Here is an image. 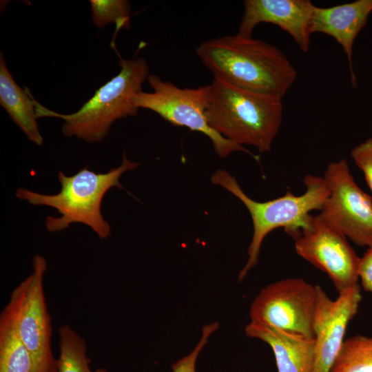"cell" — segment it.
<instances>
[{
	"mask_svg": "<svg viewBox=\"0 0 372 372\" xmlns=\"http://www.w3.org/2000/svg\"><path fill=\"white\" fill-rule=\"evenodd\" d=\"M196 53L214 78L246 90L282 98L297 71L277 47L236 34L201 43Z\"/></svg>",
	"mask_w": 372,
	"mask_h": 372,
	"instance_id": "6da1fadb",
	"label": "cell"
},
{
	"mask_svg": "<svg viewBox=\"0 0 372 372\" xmlns=\"http://www.w3.org/2000/svg\"><path fill=\"white\" fill-rule=\"evenodd\" d=\"M139 165L128 160L123 152L120 166L105 173H96L87 167L72 176L59 172L61 190L56 194H43L19 188L16 196L32 205L48 206L57 210L60 216H48L45 219V228L49 232L65 230L72 223H82L90 227L101 239H105L110 236L111 228L102 214L103 199L112 187L123 189L120 178Z\"/></svg>",
	"mask_w": 372,
	"mask_h": 372,
	"instance_id": "7a4b0ae2",
	"label": "cell"
},
{
	"mask_svg": "<svg viewBox=\"0 0 372 372\" xmlns=\"http://www.w3.org/2000/svg\"><path fill=\"white\" fill-rule=\"evenodd\" d=\"M282 114V98L238 87L216 78L209 84L208 122L218 133L239 145L269 152Z\"/></svg>",
	"mask_w": 372,
	"mask_h": 372,
	"instance_id": "3957f363",
	"label": "cell"
},
{
	"mask_svg": "<svg viewBox=\"0 0 372 372\" xmlns=\"http://www.w3.org/2000/svg\"><path fill=\"white\" fill-rule=\"evenodd\" d=\"M214 184L219 185L238 198L249 211L253 223V236L248 248V260L238 275L242 281L258 262L261 245L273 230L282 227L294 240L309 224L313 210H321L329 191L323 177L307 174L303 180L305 192L299 196L288 191L277 198L258 202L249 198L241 189L235 177L223 169H218L211 176Z\"/></svg>",
	"mask_w": 372,
	"mask_h": 372,
	"instance_id": "277c9868",
	"label": "cell"
},
{
	"mask_svg": "<svg viewBox=\"0 0 372 372\" xmlns=\"http://www.w3.org/2000/svg\"><path fill=\"white\" fill-rule=\"evenodd\" d=\"M120 72L95 91L80 109L72 114L55 112L34 99L37 118L56 117L63 120L61 130L65 136H75L87 143L99 142L108 134L118 119L135 116L138 108L132 98L143 91L149 75L147 61L143 58L119 59Z\"/></svg>",
	"mask_w": 372,
	"mask_h": 372,
	"instance_id": "5b68a950",
	"label": "cell"
},
{
	"mask_svg": "<svg viewBox=\"0 0 372 372\" xmlns=\"http://www.w3.org/2000/svg\"><path fill=\"white\" fill-rule=\"evenodd\" d=\"M147 81L153 91H141L136 94L132 98L136 107L153 111L174 125L203 133L211 140L216 152L221 158L240 151L259 160V156L223 137L210 126L206 116L209 85L197 88H180L154 74L149 75Z\"/></svg>",
	"mask_w": 372,
	"mask_h": 372,
	"instance_id": "8992f818",
	"label": "cell"
},
{
	"mask_svg": "<svg viewBox=\"0 0 372 372\" xmlns=\"http://www.w3.org/2000/svg\"><path fill=\"white\" fill-rule=\"evenodd\" d=\"M32 268L31 274L12 291L7 304L19 336L32 356L34 372H56V359L51 347V318L43 289L48 268L45 258L36 254Z\"/></svg>",
	"mask_w": 372,
	"mask_h": 372,
	"instance_id": "52a82bcc",
	"label": "cell"
},
{
	"mask_svg": "<svg viewBox=\"0 0 372 372\" xmlns=\"http://www.w3.org/2000/svg\"><path fill=\"white\" fill-rule=\"evenodd\" d=\"M329 194L320 216L360 247H372V198L356 183L345 159L329 163Z\"/></svg>",
	"mask_w": 372,
	"mask_h": 372,
	"instance_id": "ba28073f",
	"label": "cell"
},
{
	"mask_svg": "<svg viewBox=\"0 0 372 372\" xmlns=\"http://www.w3.org/2000/svg\"><path fill=\"white\" fill-rule=\"evenodd\" d=\"M317 285L286 278L264 287L250 307L251 321L314 338Z\"/></svg>",
	"mask_w": 372,
	"mask_h": 372,
	"instance_id": "9c48e42d",
	"label": "cell"
},
{
	"mask_svg": "<svg viewBox=\"0 0 372 372\" xmlns=\"http://www.w3.org/2000/svg\"><path fill=\"white\" fill-rule=\"evenodd\" d=\"M296 253L329 277L340 293L359 284V257L348 238L320 214L295 240Z\"/></svg>",
	"mask_w": 372,
	"mask_h": 372,
	"instance_id": "30bf717a",
	"label": "cell"
},
{
	"mask_svg": "<svg viewBox=\"0 0 372 372\" xmlns=\"http://www.w3.org/2000/svg\"><path fill=\"white\" fill-rule=\"evenodd\" d=\"M361 291V285L357 284L332 300L317 285L313 372H330L344 344L348 324L358 311Z\"/></svg>",
	"mask_w": 372,
	"mask_h": 372,
	"instance_id": "8fae6325",
	"label": "cell"
},
{
	"mask_svg": "<svg viewBox=\"0 0 372 372\" xmlns=\"http://www.w3.org/2000/svg\"><path fill=\"white\" fill-rule=\"evenodd\" d=\"M313 8L309 0H245L237 34L251 37L257 25L272 23L288 32L300 50L307 52Z\"/></svg>",
	"mask_w": 372,
	"mask_h": 372,
	"instance_id": "7c38bea8",
	"label": "cell"
},
{
	"mask_svg": "<svg viewBox=\"0 0 372 372\" xmlns=\"http://www.w3.org/2000/svg\"><path fill=\"white\" fill-rule=\"evenodd\" d=\"M372 12V0H356L329 8L314 6L310 32L332 37L342 47L348 59L352 85L356 86L353 67V47L355 38L366 25Z\"/></svg>",
	"mask_w": 372,
	"mask_h": 372,
	"instance_id": "4fadbf2b",
	"label": "cell"
},
{
	"mask_svg": "<svg viewBox=\"0 0 372 372\" xmlns=\"http://www.w3.org/2000/svg\"><path fill=\"white\" fill-rule=\"evenodd\" d=\"M248 337L257 338L271 348L278 372H313L315 362L313 338L250 322L245 327Z\"/></svg>",
	"mask_w": 372,
	"mask_h": 372,
	"instance_id": "5bb4252c",
	"label": "cell"
},
{
	"mask_svg": "<svg viewBox=\"0 0 372 372\" xmlns=\"http://www.w3.org/2000/svg\"><path fill=\"white\" fill-rule=\"evenodd\" d=\"M0 104L13 122L38 146L43 138L39 132L34 99L27 87L23 90L10 72L3 53H0Z\"/></svg>",
	"mask_w": 372,
	"mask_h": 372,
	"instance_id": "9a60e30c",
	"label": "cell"
},
{
	"mask_svg": "<svg viewBox=\"0 0 372 372\" xmlns=\"http://www.w3.org/2000/svg\"><path fill=\"white\" fill-rule=\"evenodd\" d=\"M0 372H34L32 356L8 304L0 314Z\"/></svg>",
	"mask_w": 372,
	"mask_h": 372,
	"instance_id": "2e32d148",
	"label": "cell"
},
{
	"mask_svg": "<svg viewBox=\"0 0 372 372\" xmlns=\"http://www.w3.org/2000/svg\"><path fill=\"white\" fill-rule=\"evenodd\" d=\"M59 338L56 372H92L85 340L68 324L59 327Z\"/></svg>",
	"mask_w": 372,
	"mask_h": 372,
	"instance_id": "e0dca14e",
	"label": "cell"
},
{
	"mask_svg": "<svg viewBox=\"0 0 372 372\" xmlns=\"http://www.w3.org/2000/svg\"><path fill=\"white\" fill-rule=\"evenodd\" d=\"M330 372H372V335L346 338Z\"/></svg>",
	"mask_w": 372,
	"mask_h": 372,
	"instance_id": "ac0fdd59",
	"label": "cell"
},
{
	"mask_svg": "<svg viewBox=\"0 0 372 372\" xmlns=\"http://www.w3.org/2000/svg\"><path fill=\"white\" fill-rule=\"evenodd\" d=\"M92 19L95 26L103 29L109 23L116 24V32L130 28V3L126 0H90Z\"/></svg>",
	"mask_w": 372,
	"mask_h": 372,
	"instance_id": "d6986e66",
	"label": "cell"
},
{
	"mask_svg": "<svg viewBox=\"0 0 372 372\" xmlns=\"http://www.w3.org/2000/svg\"><path fill=\"white\" fill-rule=\"evenodd\" d=\"M219 324L214 322L203 326L200 338L194 349L187 355L172 364V372H196V365L198 358L208 342L211 335L218 330Z\"/></svg>",
	"mask_w": 372,
	"mask_h": 372,
	"instance_id": "ffe728a7",
	"label": "cell"
},
{
	"mask_svg": "<svg viewBox=\"0 0 372 372\" xmlns=\"http://www.w3.org/2000/svg\"><path fill=\"white\" fill-rule=\"evenodd\" d=\"M350 154L355 165L362 172L372 192V137L355 146Z\"/></svg>",
	"mask_w": 372,
	"mask_h": 372,
	"instance_id": "44dd1931",
	"label": "cell"
},
{
	"mask_svg": "<svg viewBox=\"0 0 372 372\" xmlns=\"http://www.w3.org/2000/svg\"><path fill=\"white\" fill-rule=\"evenodd\" d=\"M359 278L361 287L372 293V247H369L360 257Z\"/></svg>",
	"mask_w": 372,
	"mask_h": 372,
	"instance_id": "7402d4cb",
	"label": "cell"
},
{
	"mask_svg": "<svg viewBox=\"0 0 372 372\" xmlns=\"http://www.w3.org/2000/svg\"><path fill=\"white\" fill-rule=\"evenodd\" d=\"M94 372H108V371L104 368H99L97 369Z\"/></svg>",
	"mask_w": 372,
	"mask_h": 372,
	"instance_id": "603a6c76",
	"label": "cell"
}]
</instances>
